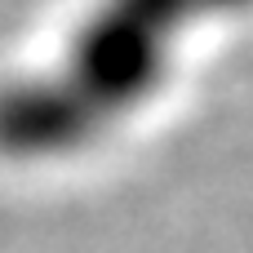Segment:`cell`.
Wrapping results in <instances>:
<instances>
[{"instance_id": "obj_1", "label": "cell", "mask_w": 253, "mask_h": 253, "mask_svg": "<svg viewBox=\"0 0 253 253\" xmlns=\"http://www.w3.org/2000/svg\"><path fill=\"white\" fill-rule=\"evenodd\" d=\"M253 0H93L58 53L0 89V156L58 165L98 151L173 80L182 49Z\"/></svg>"}]
</instances>
